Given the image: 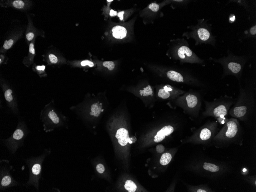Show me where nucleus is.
Instances as JSON below:
<instances>
[{"instance_id":"32","label":"nucleus","mask_w":256,"mask_h":192,"mask_svg":"<svg viewBox=\"0 0 256 192\" xmlns=\"http://www.w3.org/2000/svg\"><path fill=\"white\" fill-rule=\"evenodd\" d=\"M29 52L33 54H35V50L34 48V45L32 43H31L30 45Z\"/></svg>"},{"instance_id":"2","label":"nucleus","mask_w":256,"mask_h":192,"mask_svg":"<svg viewBox=\"0 0 256 192\" xmlns=\"http://www.w3.org/2000/svg\"><path fill=\"white\" fill-rule=\"evenodd\" d=\"M224 125L212 141L217 148L227 147L241 140L242 129L239 120L232 117L226 118Z\"/></svg>"},{"instance_id":"6","label":"nucleus","mask_w":256,"mask_h":192,"mask_svg":"<svg viewBox=\"0 0 256 192\" xmlns=\"http://www.w3.org/2000/svg\"><path fill=\"white\" fill-rule=\"evenodd\" d=\"M204 19L199 20L197 25L192 27L191 32L184 34L187 38H192L196 40V45L201 44H208L214 46L216 39L211 32V25Z\"/></svg>"},{"instance_id":"18","label":"nucleus","mask_w":256,"mask_h":192,"mask_svg":"<svg viewBox=\"0 0 256 192\" xmlns=\"http://www.w3.org/2000/svg\"><path fill=\"white\" fill-rule=\"evenodd\" d=\"M125 189L129 192H134L136 191L137 185L131 180H127L126 181L124 185Z\"/></svg>"},{"instance_id":"12","label":"nucleus","mask_w":256,"mask_h":192,"mask_svg":"<svg viewBox=\"0 0 256 192\" xmlns=\"http://www.w3.org/2000/svg\"><path fill=\"white\" fill-rule=\"evenodd\" d=\"M186 105L191 109H196L197 107L201 106V99L199 95H197L194 94H188L185 98Z\"/></svg>"},{"instance_id":"8","label":"nucleus","mask_w":256,"mask_h":192,"mask_svg":"<svg viewBox=\"0 0 256 192\" xmlns=\"http://www.w3.org/2000/svg\"><path fill=\"white\" fill-rule=\"evenodd\" d=\"M12 170V166L8 160L3 159L0 161V191L22 185L13 177L11 173Z\"/></svg>"},{"instance_id":"4","label":"nucleus","mask_w":256,"mask_h":192,"mask_svg":"<svg viewBox=\"0 0 256 192\" xmlns=\"http://www.w3.org/2000/svg\"><path fill=\"white\" fill-rule=\"evenodd\" d=\"M209 60L222 65L223 70L222 78L228 75H232L237 78L240 81L244 66L248 58L246 56H236L229 51L227 56L218 59L211 57Z\"/></svg>"},{"instance_id":"7","label":"nucleus","mask_w":256,"mask_h":192,"mask_svg":"<svg viewBox=\"0 0 256 192\" xmlns=\"http://www.w3.org/2000/svg\"><path fill=\"white\" fill-rule=\"evenodd\" d=\"M173 51L176 56L181 61L202 64L204 61L200 59L192 51L184 39L175 40Z\"/></svg>"},{"instance_id":"34","label":"nucleus","mask_w":256,"mask_h":192,"mask_svg":"<svg viewBox=\"0 0 256 192\" xmlns=\"http://www.w3.org/2000/svg\"><path fill=\"white\" fill-rule=\"evenodd\" d=\"M117 14V12L115 11H114L113 10H111L110 11V15L111 16H116Z\"/></svg>"},{"instance_id":"10","label":"nucleus","mask_w":256,"mask_h":192,"mask_svg":"<svg viewBox=\"0 0 256 192\" xmlns=\"http://www.w3.org/2000/svg\"><path fill=\"white\" fill-rule=\"evenodd\" d=\"M115 137L118 140V142L121 146H125L128 143H132L131 138L129 137L128 131L123 128L117 130Z\"/></svg>"},{"instance_id":"33","label":"nucleus","mask_w":256,"mask_h":192,"mask_svg":"<svg viewBox=\"0 0 256 192\" xmlns=\"http://www.w3.org/2000/svg\"><path fill=\"white\" fill-rule=\"evenodd\" d=\"M124 11H122L119 13L118 14V17H119L121 21L123 20V18H124V16H123V15H124Z\"/></svg>"},{"instance_id":"17","label":"nucleus","mask_w":256,"mask_h":192,"mask_svg":"<svg viewBox=\"0 0 256 192\" xmlns=\"http://www.w3.org/2000/svg\"><path fill=\"white\" fill-rule=\"evenodd\" d=\"M172 156L169 153H166L161 156L160 160V164L163 166L168 165L172 160Z\"/></svg>"},{"instance_id":"30","label":"nucleus","mask_w":256,"mask_h":192,"mask_svg":"<svg viewBox=\"0 0 256 192\" xmlns=\"http://www.w3.org/2000/svg\"><path fill=\"white\" fill-rule=\"evenodd\" d=\"M49 57L51 63H56L58 62V58L53 54H50Z\"/></svg>"},{"instance_id":"16","label":"nucleus","mask_w":256,"mask_h":192,"mask_svg":"<svg viewBox=\"0 0 256 192\" xmlns=\"http://www.w3.org/2000/svg\"><path fill=\"white\" fill-rule=\"evenodd\" d=\"M47 115L48 119H49L50 121L54 123V125L59 124L60 122V118L54 110L49 111Z\"/></svg>"},{"instance_id":"23","label":"nucleus","mask_w":256,"mask_h":192,"mask_svg":"<svg viewBox=\"0 0 256 192\" xmlns=\"http://www.w3.org/2000/svg\"><path fill=\"white\" fill-rule=\"evenodd\" d=\"M12 93V90L11 89H8L5 92V94H4L5 98L6 100L8 102H11L12 100L13 97L11 95Z\"/></svg>"},{"instance_id":"5","label":"nucleus","mask_w":256,"mask_h":192,"mask_svg":"<svg viewBox=\"0 0 256 192\" xmlns=\"http://www.w3.org/2000/svg\"><path fill=\"white\" fill-rule=\"evenodd\" d=\"M51 153V148L45 149L41 155L32 156L25 160V164L28 168L29 174L28 180L24 184L26 188L33 186L37 191H40V180L43 179L42 171L43 163Z\"/></svg>"},{"instance_id":"13","label":"nucleus","mask_w":256,"mask_h":192,"mask_svg":"<svg viewBox=\"0 0 256 192\" xmlns=\"http://www.w3.org/2000/svg\"><path fill=\"white\" fill-rule=\"evenodd\" d=\"M180 92L179 90H175L173 87L169 85H166L159 90L158 96L163 99H167L170 98L172 94H178L173 93L172 92Z\"/></svg>"},{"instance_id":"31","label":"nucleus","mask_w":256,"mask_h":192,"mask_svg":"<svg viewBox=\"0 0 256 192\" xmlns=\"http://www.w3.org/2000/svg\"><path fill=\"white\" fill-rule=\"evenodd\" d=\"M34 36V34L33 33L30 32L28 33L26 35V37H27V39L28 41H31L33 39Z\"/></svg>"},{"instance_id":"28","label":"nucleus","mask_w":256,"mask_h":192,"mask_svg":"<svg viewBox=\"0 0 256 192\" xmlns=\"http://www.w3.org/2000/svg\"><path fill=\"white\" fill-rule=\"evenodd\" d=\"M96 170L100 173H103L105 171V168L103 164H99L96 166Z\"/></svg>"},{"instance_id":"37","label":"nucleus","mask_w":256,"mask_h":192,"mask_svg":"<svg viewBox=\"0 0 256 192\" xmlns=\"http://www.w3.org/2000/svg\"><path fill=\"white\" fill-rule=\"evenodd\" d=\"M107 1L108 2H110L113 1H112V0H111V1H109V0H108Z\"/></svg>"},{"instance_id":"24","label":"nucleus","mask_w":256,"mask_h":192,"mask_svg":"<svg viewBox=\"0 0 256 192\" xmlns=\"http://www.w3.org/2000/svg\"><path fill=\"white\" fill-rule=\"evenodd\" d=\"M248 35V37H256V25L252 26L249 29L248 33L246 34Z\"/></svg>"},{"instance_id":"3","label":"nucleus","mask_w":256,"mask_h":192,"mask_svg":"<svg viewBox=\"0 0 256 192\" xmlns=\"http://www.w3.org/2000/svg\"><path fill=\"white\" fill-rule=\"evenodd\" d=\"M235 100L232 96L225 95L211 102L205 100V111L203 115L205 118L207 117H214L217 119L218 122L221 123L222 121L226 119L229 111L234 104Z\"/></svg>"},{"instance_id":"29","label":"nucleus","mask_w":256,"mask_h":192,"mask_svg":"<svg viewBox=\"0 0 256 192\" xmlns=\"http://www.w3.org/2000/svg\"><path fill=\"white\" fill-rule=\"evenodd\" d=\"M156 151L159 153H163L165 150V148L162 145H157L156 147Z\"/></svg>"},{"instance_id":"35","label":"nucleus","mask_w":256,"mask_h":192,"mask_svg":"<svg viewBox=\"0 0 256 192\" xmlns=\"http://www.w3.org/2000/svg\"><path fill=\"white\" fill-rule=\"evenodd\" d=\"M45 66H37V68H36V69L38 70H42V71H44L45 69Z\"/></svg>"},{"instance_id":"21","label":"nucleus","mask_w":256,"mask_h":192,"mask_svg":"<svg viewBox=\"0 0 256 192\" xmlns=\"http://www.w3.org/2000/svg\"><path fill=\"white\" fill-rule=\"evenodd\" d=\"M148 8L153 12H156L159 10L160 6L156 2H153L149 5Z\"/></svg>"},{"instance_id":"27","label":"nucleus","mask_w":256,"mask_h":192,"mask_svg":"<svg viewBox=\"0 0 256 192\" xmlns=\"http://www.w3.org/2000/svg\"><path fill=\"white\" fill-rule=\"evenodd\" d=\"M81 65L83 66L88 65L90 67H93L94 66L93 63V62L90 61L89 60H84L83 61L81 62Z\"/></svg>"},{"instance_id":"15","label":"nucleus","mask_w":256,"mask_h":192,"mask_svg":"<svg viewBox=\"0 0 256 192\" xmlns=\"http://www.w3.org/2000/svg\"><path fill=\"white\" fill-rule=\"evenodd\" d=\"M103 110L102 109V105L99 103H95L93 104L91 106V112L90 114L95 117H98L100 116L101 112Z\"/></svg>"},{"instance_id":"20","label":"nucleus","mask_w":256,"mask_h":192,"mask_svg":"<svg viewBox=\"0 0 256 192\" xmlns=\"http://www.w3.org/2000/svg\"><path fill=\"white\" fill-rule=\"evenodd\" d=\"M231 1L237 3V4L240 5V6L244 7V8H245L247 10L249 11V8H250V6H249V4H248V2L247 1Z\"/></svg>"},{"instance_id":"9","label":"nucleus","mask_w":256,"mask_h":192,"mask_svg":"<svg viewBox=\"0 0 256 192\" xmlns=\"http://www.w3.org/2000/svg\"><path fill=\"white\" fill-rule=\"evenodd\" d=\"M25 132L21 128L16 129L11 137L3 142V145L12 155L16 154L18 150L24 146Z\"/></svg>"},{"instance_id":"1","label":"nucleus","mask_w":256,"mask_h":192,"mask_svg":"<svg viewBox=\"0 0 256 192\" xmlns=\"http://www.w3.org/2000/svg\"><path fill=\"white\" fill-rule=\"evenodd\" d=\"M255 104L254 93L248 87L242 88L240 84L239 93L229 114L239 121H248L254 114Z\"/></svg>"},{"instance_id":"19","label":"nucleus","mask_w":256,"mask_h":192,"mask_svg":"<svg viewBox=\"0 0 256 192\" xmlns=\"http://www.w3.org/2000/svg\"><path fill=\"white\" fill-rule=\"evenodd\" d=\"M140 94L143 96H148L149 95L152 94V91L151 87L148 86L147 88H144L143 90H140Z\"/></svg>"},{"instance_id":"14","label":"nucleus","mask_w":256,"mask_h":192,"mask_svg":"<svg viewBox=\"0 0 256 192\" xmlns=\"http://www.w3.org/2000/svg\"><path fill=\"white\" fill-rule=\"evenodd\" d=\"M112 35L116 39H122L126 37L127 30L123 26L117 25L112 29Z\"/></svg>"},{"instance_id":"26","label":"nucleus","mask_w":256,"mask_h":192,"mask_svg":"<svg viewBox=\"0 0 256 192\" xmlns=\"http://www.w3.org/2000/svg\"><path fill=\"white\" fill-rule=\"evenodd\" d=\"M13 41L12 40H10L8 41H5L4 45V48L6 50H7L11 48L13 44Z\"/></svg>"},{"instance_id":"11","label":"nucleus","mask_w":256,"mask_h":192,"mask_svg":"<svg viewBox=\"0 0 256 192\" xmlns=\"http://www.w3.org/2000/svg\"><path fill=\"white\" fill-rule=\"evenodd\" d=\"M174 131V127L172 126H165L157 132L154 137V141L156 143L160 142L165 138L166 136H169Z\"/></svg>"},{"instance_id":"36","label":"nucleus","mask_w":256,"mask_h":192,"mask_svg":"<svg viewBox=\"0 0 256 192\" xmlns=\"http://www.w3.org/2000/svg\"><path fill=\"white\" fill-rule=\"evenodd\" d=\"M235 16H234L233 17H230L229 20L230 21H231V22H233V21H235Z\"/></svg>"},{"instance_id":"22","label":"nucleus","mask_w":256,"mask_h":192,"mask_svg":"<svg viewBox=\"0 0 256 192\" xmlns=\"http://www.w3.org/2000/svg\"><path fill=\"white\" fill-rule=\"evenodd\" d=\"M103 65L105 67L108 68L109 70L112 71L114 70L115 67L114 63L113 61H106L104 62Z\"/></svg>"},{"instance_id":"25","label":"nucleus","mask_w":256,"mask_h":192,"mask_svg":"<svg viewBox=\"0 0 256 192\" xmlns=\"http://www.w3.org/2000/svg\"><path fill=\"white\" fill-rule=\"evenodd\" d=\"M13 5L14 7L16 8H22L24 6V3L22 1H14L13 3Z\"/></svg>"}]
</instances>
